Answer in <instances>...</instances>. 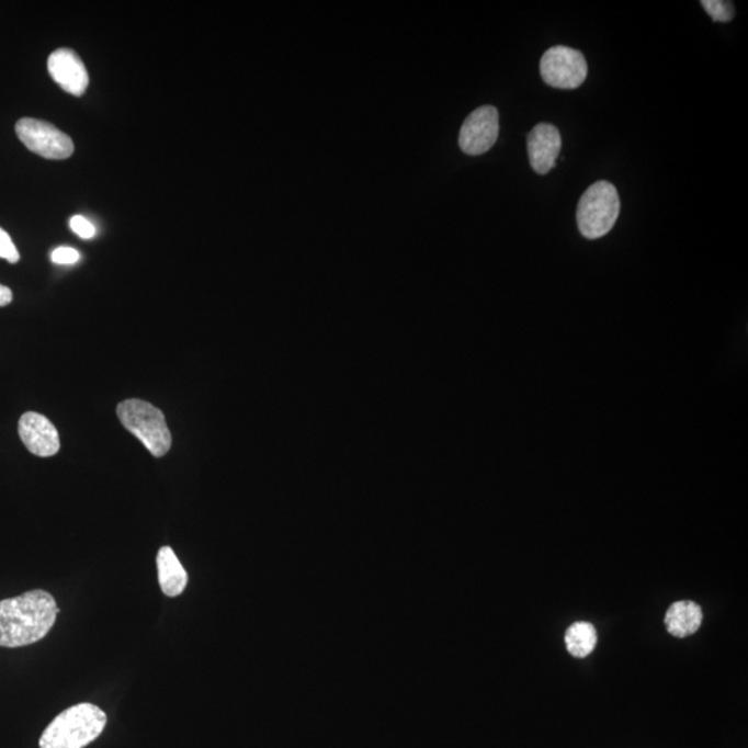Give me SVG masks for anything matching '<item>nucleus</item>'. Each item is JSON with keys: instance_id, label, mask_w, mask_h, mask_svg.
<instances>
[{"instance_id": "14", "label": "nucleus", "mask_w": 748, "mask_h": 748, "mask_svg": "<svg viewBox=\"0 0 748 748\" xmlns=\"http://www.w3.org/2000/svg\"><path fill=\"white\" fill-rule=\"evenodd\" d=\"M700 3L714 21L729 23L735 18L734 3L724 2V0H702Z\"/></svg>"}, {"instance_id": "12", "label": "nucleus", "mask_w": 748, "mask_h": 748, "mask_svg": "<svg viewBox=\"0 0 748 748\" xmlns=\"http://www.w3.org/2000/svg\"><path fill=\"white\" fill-rule=\"evenodd\" d=\"M703 623V611L692 600H681L668 609L664 624L667 631L678 639L696 634Z\"/></svg>"}, {"instance_id": "15", "label": "nucleus", "mask_w": 748, "mask_h": 748, "mask_svg": "<svg viewBox=\"0 0 748 748\" xmlns=\"http://www.w3.org/2000/svg\"><path fill=\"white\" fill-rule=\"evenodd\" d=\"M0 258L10 263H18L20 261L18 247L14 246L12 237H10L8 231L2 228H0Z\"/></svg>"}, {"instance_id": "9", "label": "nucleus", "mask_w": 748, "mask_h": 748, "mask_svg": "<svg viewBox=\"0 0 748 748\" xmlns=\"http://www.w3.org/2000/svg\"><path fill=\"white\" fill-rule=\"evenodd\" d=\"M47 70H49L53 81L63 91L82 97L89 86V76L86 65L81 57L71 49H57L47 59Z\"/></svg>"}, {"instance_id": "17", "label": "nucleus", "mask_w": 748, "mask_h": 748, "mask_svg": "<svg viewBox=\"0 0 748 748\" xmlns=\"http://www.w3.org/2000/svg\"><path fill=\"white\" fill-rule=\"evenodd\" d=\"M79 258H81L79 252L71 247H59L52 252V261L59 263V265H72L79 261Z\"/></svg>"}, {"instance_id": "5", "label": "nucleus", "mask_w": 748, "mask_h": 748, "mask_svg": "<svg viewBox=\"0 0 748 748\" xmlns=\"http://www.w3.org/2000/svg\"><path fill=\"white\" fill-rule=\"evenodd\" d=\"M15 134L30 151L47 160H66L73 155V141L55 125L35 118H21Z\"/></svg>"}, {"instance_id": "7", "label": "nucleus", "mask_w": 748, "mask_h": 748, "mask_svg": "<svg viewBox=\"0 0 748 748\" xmlns=\"http://www.w3.org/2000/svg\"><path fill=\"white\" fill-rule=\"evenodd\" d=\"M499 113L492 105H483L468 115L460 134V146L468 156L484 155L497 144Z\"/></svg>"}, {"instance_id": "10", "label": "nucleus", "mask_w": 748, "mask_h": 748, "mask_svg": "<svg viewBox=\"0 0 748 748\" xmlns=\"http://www.w3.org/2000/svg\"><path fill=\"white\" fill-rule=\"evenodd\" d=\"M530 165L540 175H546L556 166L558 152L562 150L560 132L555 125L539 124L526 138Z\"/></svg>"}, {"instance_id": "2", "label": "nucleus", "mask_w": 748, "mask_h": 748, "mask_svg": "<svg viewBox=\"0 0 748 748\" xmlns=\"http://www.w3.org/2000/svg\"><path fill=\"white\" fill-rule=\"evenodd\" d=\"M107 725V715L98 705L82 703L63 711L47 726L41 748H83L97 740Z\"/></svg>"}, {"instance_id": "11", "label": "nucleus", "mask_w": 748, "mask_h": 748, "mask_svg": "<svg viewBox=\"0 0 748 748\" xmlns=\"http://www.w3.org/2000/svg\"><path fill=\"white\" fill-rule=\"evenodd\" d=\"M157 570L158 583L167 597L177 598L186 589L188 573L170 546L161 547L158 551Z\"/></svg>"}, {"instance_id": "3", "label": "nucleus", "mask_w": 748, "mask_h": 748, "mask_svg": "<svg viewBox=\"0 0 748 748\" xmlns=\"http://www.w3.org/2000/svg\"><path fill=\"white\" fill-rule=\"evenodd\" d=\"M121 424L134 434L152 456L161 457L171 450L172 437L165 413L141 399H126L117 407Z\"/></svg>"}, {"instance_id": "16", "label": "nucleus", "mask_w": 748, "mask_h": 748, "mask_svg": "<svg viewBox=\"0 0 748 748\" xmlns=\"http://www.w3.org/2000/svg\"><path fill=\"white\" fill-rule=\"evenodd\" d=\"M70 228L81 239L89 240L97 236V228H94L91 220L82 217V215H76V217L70 219Z\"/></svg>"}, {"instance_id": "8", "label": "nucleus", "mask_w": 748, "mask_h": 748, "mask_svg": "<svg viewBox=\"0 0 748 748\" xmlns=\"http://www.w3.org/2000/svg\"><path fill=\"white\" fill-rule=\"evenodd\" d=\"M19 434L26 450L36 456L49 457L60 450L59 431L44 415L26 412L21 416Z\"/></svg>"}, {"instance_id": "4", "label": "nucleus", "mask_w": 748, "mask_h": 748, "mask_svg": "<svg viewBox=\"0 0 748 748\" xmlns=\"http://www.w3.org/2000/svg\"><path fill=\"white\" fill-rule=\"evenodd\" d=\"M621 202L617 189L610 182L593 183L579 199L578 229L589 240L600 239L617 223Z\"/></svg>"}, {"instance_id": "6", "label": "nucleus", "mask_w": 748, "mask_h": 748, "mask_svg": "<svg viewBox=\"0 0 748 748\" xmlns=\"http://www.w3.org/2000/svg\"><path fill=\"white\" fill-rule=\"evenodd\" d=\"M541 77L547 86L576 89L588 77V63L581 52L567 46L551 47L541 59Z\"/></svg>"}, {"instance_id": "13", "label": "nucleus", "mask_w": 748, "mask_h": 748, "mask_svg": "<svg viewBox=\"0 0 748 748\" xmlns=\"http://www.w3.org/2000/svg\"><path fill=\"white\" fill-rule=\"evenodd\" d=\"M565 642L567 650L573 657H588L598 644L597 630L587 621H578L566 631Z\"/></svg>"}, {"instance_id": "18", "label": "nucleus", "mask_w": 748, "mask_h": 748, "mask_svg": "<svg viewBox=\"0 0 748 748\" xmlns=\"http://www.w3.org/2000/svg\"><path fill=\"white\" fill-rule=\"evenodd\" d=\"M12 302H13L12 290H10L7 286H3V284H0V307H7V305H9Z\"/></svg>"}, {"instance_id": "1", "label": "nucleus", "mask_w": 748, "mask_h": 748, "mask_svg": "<svg viewBox=\"0 0 748 748\" xmlns=\"http://www.w3.org/2000/svg\"><path fill=\"white\" fill-rule=\"evenodd\" d=\"M59 608L49 592H25L0 602V647L34 645L49 634Z\"/></svg>"}]
</instances>
